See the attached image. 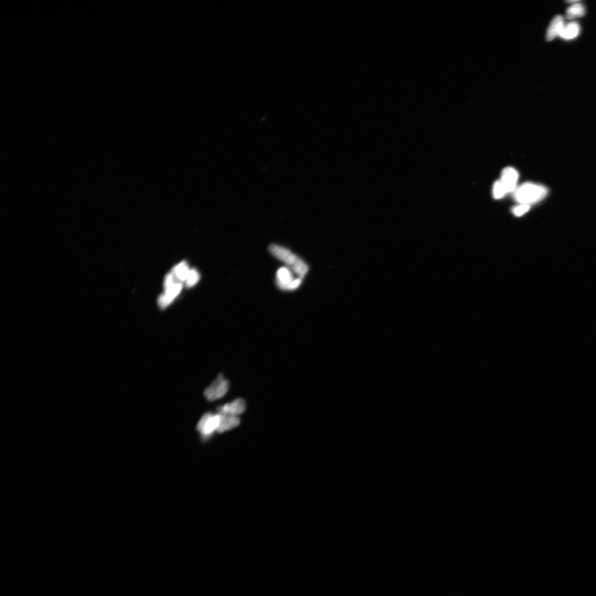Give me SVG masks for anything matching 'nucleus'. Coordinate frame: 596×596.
Returning a JSON list of instances; mask_svg holds the SVG:
<instances>
[{"label":"nucleus","mask_w":596,"mask_h":596,"mask_svg":"<svg viewBox=\"0 0 596 596\" xmlns=\"http://www.w3.org/2000/svg\"><path fill=\"white\" fill-rule=\"evenodd\" d=\"M268 250L276 258L289 266L299 278L303 279L308 272L309 268L306 263L289 250L278 244H271L269 246Z\"/></svg>","instance_id":"1"},{"label":"nucleus","mask_w":596,"mask_h":596,"mask_svg":"<svg viewBox=\"0 0 596 596\" xmlns=\"http://www.w3.org/2000/svg\"><path fill=\"white\" fill-rule=\"evenodd\" d=\"M548 194L545 187L533 183H524L516 188L513 197L516 201L523 204L537 203L543 199Z\"/></svg>","instance_id":"2"},{"label":"nucleus","mask_w":596,"mask_h":596,"mask_svg":"<svg viewBox=\"0 0 596 596\" xmlns=\"http://www.w3.org/2000/svg\"><path fill=\"white\" fill-rule=\"evenodd\" d=\"M219 413L207 412L200 419L197 430L199 433L200 438L203 442H207L211 439L215 432H217L219 425Z\"/></svg>","instance_id":"3"},{"label":"nucleus","mask_w":596,"mask_h":596,"mask_svg":"<svg viewBox=\"0 0 596 596\" xmlns=\"http://www.w3.org/2000/svg\"><path fill=\"white\" fill-rule=\"evenodd\" d=\"M229 388V382L224 378L222 374H219L217 378L204 392V396L207 400L213 401L223 398L227 394Z\"/></svg>","instance_id":"4"},{"label":"nucleus","mask_w":596,"mask_h":596,"mask_svg":"<svg viewBox=\"0 0 596 596\" xmlns=\"http://www.w3.org/2000/svg\"><path fill=\"white\" fill-rule=\"evenodd\" d=\"M276 280L278 288L285 291L296 290L302 282V278L294 279L292 271L287 267H281L278 269L276 274Z\"/></svg>","instance_id":"5"},{"label":"nucleus","mask_w":596,"mask_h":596,"mask_svg":"<svg viewBox=\"0 0 596 596\" xmlns=\"http://www.w3.org/2000/svg\"><path fill=\"white\" fill-rule=\"evenodd\" d=\"M518 178L519 174L516 169L510 167L504 169L500 181L507 193L515 191Z\"/></svg>","instance_id":"6"},{"label":"nucleus","mask_w":596,"mask_h":596,"mask_svg":"<svg viewBox=\"0 0 596 596\" xmlns=\"http://www.w3.org/2000/svg\"><path fill=\"white\" fill-rule=\"evenodd\" d=\"M183 285L180 282H176L171 286L165 288V293L161 295L159 298V304L161 308L164 309L170 305L180 294Z\"/></svg>","instance_id":"7"},{"label":"nucleus","mask_w":596,"mask_h":596,"mask_svg":"<svg viewBox=\"0 0 596 596\" xmlns=\"http://www.w3.org/2000/svg\"><path fill=\"white\" fill-rule=\"evenodd\" d=\"M217 410L219 413H227L238 416L246 411V401L241 398H238L230 403L218 407Z\"/></svg>","instance_id":"8"},{"label":"nucleus","mask_w":596,"mask_h":596,"mask_svg":"<svg viewBox=\"0 0 596 596\" xmlns=\"http://www.w3.org/2000/svg\"><path fill=\"white\" fill-rule=\"evenodd\" d=\"M220 420L217 432L223 433L233 429L239 425L240 418L237 416L229 415V414L219 413Z\"/></svg>","instance_id":"9"},{"label":"nucleus","mask_w":596,"mask_h":596,"mask_svg":"<svg viewBox=\"0 0 596 596\" xmlns=\"http://www.w3.org/2000/svg\"><path fill=\"white\" fill-rule=\"evenodd\" d=\"M565 26L564 19L561 16H556L552 20L548 29L547 33V40L551 41L555 38L559 36Z\"/></svg>","instance_id":"10"},{"label":"nucleus","mask_w":596,"mask_h":596,"mask_svg":"<svg viewBox=\"0 0 596 596\" xmlns=\"http://www.w3.org/2000/svg\"><path fill=\"white\" fill-rule=\"evenodd\" d=\"M190 271L187 262L183 261L173 267L171 272L174 275L175 278L181 282V281L187 280Z\"/></svg>","instance_id":"11"},{"label":"nucleus","mask_w":596,"mask_h":596,"mask_svg":"<svg viewBox=\"0 0 596 596\" xmlns=\"http://www.w3.org/2000/svg\"><path fill=\"white\" fill-rule=\"evenodd\" d=\"M580 32L579 24L575 22L565 26L559 36L565 40H572L578 36Z\"/></svg>","instance_id":"12"},{"label":"nucleus","mask_w":596,"mask_h":596,"mask_svg":"<svg viewBox=\"0 0 596 596\" xmlns=\"http://www.w3.org/2000/svg\"><path fill=\"white\" fill-rule=\"evenodd\" d=\"M577 3L570 6L567 11V17L568 19H570V20L571 19L582 17L585 14L584 6L580 3Z\"/></svg>","instance_id":"13"},{"label":"nucleus","mask_w":596,"mask_h":596,"mask_svg":"<svg viewBox=\"0 0 596 596\" xmlns=\"http://www.w3.org/2000/svg\"><path fill=\"white\" fill-rule=\"evenodd\" d=\"M493 196L495 199L503 198L507 193L505 188L500 180L497 181L493 186Z\"/></svg>","instance_id":"14"},{"label":"nucleus","mask_w":596,"mask_h":596,"mask_svg":"<svg viewBox=\"0 0 596 596\" xmlns=\"http://www.w3.org/2000/svg\"><path fill=\"white\" fill-rule=\"evenodd\" d=\"M200 278L199 274L195 269H192L190 271L189 275L187 280L186 281V286L188 288H190L195 285L198 283Z\"/></svg>","instance_id":"15"},{"label":"nucleus","mask_w":596,"mask_h":596,"mask_svg":"<svg viewBox=\"0 0 596 596\" xmlns=\"http://www.w3.org/2000/svg\"><path fill=\"white\" fill-rule=\"evenodd\" d=\"M530 209V205L528 204H520L514 207L512 212L516 217L522 216Z\"/></svg>","instance_id":"16"}]
</instances>
